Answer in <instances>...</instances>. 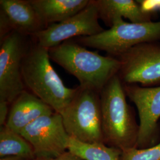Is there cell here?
Here are the masks:
<instances>
[{
    "mask_svg": "<svg viewBox=\"0 0 160 160\" xmlns=\"http://www.w3.org/2000/svg\"><path fill=\"white\" fill-rule=\"evenodd\" d=\"M49 54L51 60L78 80L80 87L100 94L120 69L118 58L89 51L72 39L50 48Z\"/></svg>",
    "mask_w": 160,
    "mask_h": 160,
    "instance_id": "1",
    "label": "cell"
},
{
    "mask_svg": "<svg viewBox=\"0 0 160 160\" xmlns=\"http://www.w3.org/2000/svg\"><path fill=\"white\" fill-rule=\"evenodd\" d=\"M100 94L104 143L122 151L137 148L139 124L133 109L127 102L123 84L118 74Z\"/></svg>",
    "mask_w": 160,
    "mask_h": 160,
    "instance_id": "2",
    "label": "cell"
},
{
    "mask_svg": "<svg viewBox=\"0 0 160 160\" xmlns=\"http://www.w3.org/2000/svg\"><path fill=\"white\" fill-rule=\"evenodd\" d=\"M50 60L49 49L39 46L34 40L23 60L22 78L26 90L61 114L72 100L77 87L65 86Z\"/></svg>",
    "mask_w": 160,
    "mask_h": 160,
    "instance_id": "3",
    "label": "cell"
},
{
    "mask_svg": "<svg viewBox=\"0 0 160 160\" xmlns=\"http://www.w3.org/2000/svg\"><path fill=\"white\" fill-rule=\"evenodd\" d=\"M61 114L70 137L86 143H104L100 93L78 86L72 100Z\"/></svg>",
    "mask_w": 160,
    "mask_h": 160,
    "instance_id": "4",
    "label": "cell"
},
{
    "mask_svg": "<svg viewBox=\"0 0 160 160\" xmlns=\"http://www.w3.org/2000/svg\"><path fill=\"white\" fill-rule=\"evenodd\" d=\"M85 47L106 52L117 57L138 45L160 40V21L128 23L123 18L99 34L72 39Z\"/></svg>",
    "mask_w": 160,
    "mask_h": 160,
    "instance_id": "5",
    "label": "cell"
},
{
    "mask_svg": "<svg viewBox=\"0 0 160 160\" xmlns=\"http://www.w3.org/2000/svg\"><path fill=\"white\" fill-rule=\"evenodd\" d=\"M33 42L32 36L17 32L0 39V101L11 104L26 90L22 67Z\"/></svg>",
    "mask_w": 160,
    "mask_h": 160,
    "instance_id": "6",
    "label": "cell"
},
{
    "mask_svg": "<svg viewBox=\"0 0 160 160\" xmlns=\"http://www.w3.org/2000/svg\"><path fill=\"white\" fill-rule=\"evenodd\" d=\"M116 58L120 62L118 75L123 84L160 86L159 41L138 45Z\"/></svg>",
    "mask_w": 160,
    "mask_h": 160,
    "instance_id": "7",
    "label": "cell"
},
{
    "mask_svg": "<svg viewBox=\"0 0 160 160\" xmlns=\"http://www.w3.org/2000/svg\"><path fill=\"white\" fill-rule=\"evenodd\" d=\"M99 15L94 0L72 17L49 25L32 37L39 46L50 49L67 40L99 34L104 29L99 23Z\"/></svg>",
    "mask_w": 160,
    "mask_h": 160,
    "instance_id": "8",
    "label": "cell"
},
{
    "mask_svg": "<svg viewBox=\"0 0 160 160\" xmlns=\"http://www.w3.org/2000/svg\"><path fill=\"white\" fill-rule=\"evenodd\" d=\"M20 134L32 145L36 158H55L68 150L70 137L55 112L34 120Z\"/></svg>",
    "mask_w": 160,
    "mask_h": 160,
    "instance_id": "9",
    "label": "cell"
},
{
    "mask_svg": "<svg viewBox=\"0 0 160 160\" xmlns=\"http://www.w3.org/2000/svg\"><path fill=\"white\" fill-rule=\"evenodd\" d=\"M126 96L137 107L139 133L137 148L152 147L160 141V86L144 87L123 84Z\"/></svg>",
    "mask_w": 160,
    "mask_h": 160,
    "instance_id": "10",
    "label": "cell"
},
{
    "mask_svg": "<svg viewBox=\"0 0 160 160\" xmlns=\"http://www.w3.org/2000/svg\"><path fill=\"white\" fill-rule=\"evenodd\" d=\"M47 27L30 0L0 1V39L12 32L33 36Z\"/></svg>",
    "mask_w": 160,
    "mask_h": 160,
    "instance_id": "11",
    "label": "cell"
},
{
    "mask_svg": "<svg viewBox=\"0 0 160 160\" xmlns=\"http://www.w3.org/2000/svg\"><path fill=\"white\" fill-rule=\"evenodd\" d=\"M54 112L51 106L26 90L11 104L6 126L20 133L34 120Z\"/></svg>",
    "mask_w": 160,
    "mask_h": 160,
    "instance_id": "12",
    "label": "cell"
},
{
    "mask_svg": "<svg viewBox=\"0 0 160 160\" xmlns=\"http://www.w3.org/2000/svg\"><path fill=\"white\" fill-rule=\"evenodd\" d=\"M99 18L111 28L114 23L125 17L131 23L151 22L153 14L145 12L138 1L94 0Z\"/></svg>",
    "mask_w": 160,
    "mask_h": 160,
    "instance_id": "13",
    "label": "cell"
},
{
    "mask_svg": "<svg viewBox=\"0 0 160 160\" xmlns=\"http://www.w3.org/2000/svg\"><path fill=\"white\" fill-rule=\"evenodd\" d=\"M90 0H30L31 4L47 26L72 17L83 10Z\"/></svg>",
    "mask_w": 160,
    "mask_h": 160,
    "instance_id": "14",
    "label": "cell"
},
{
    "mask_svg": "<svg viewBox=\"0 0 160 160\" xmlns=\"http://www.w3.org/2000/svg\"><path fill=\"white\" fill-rule=\"evenodd\" d=\"M18 157L34 160L36 155L32 145L20 133L6 125L0 128V157Z\"/></svg>",
    "mask_w": 160,
    "mask_h": 160,
    "instance_id": "15",
    "label": "cell"
},
{
    "mask_svg": "<svg viewBox=\"0 0 160 160\" xmlns=\"http://www.w3.org/2000/svg\"><path fill=\"white\" fill-rule=\"evenodd\" d=\"M68 150L82 160H120L122 151L104 143H86L70 137Z\"/></svg>",
    "mask_w": 160,
    "mask_h": 160,
    "instance_id": "16",
    "label": "cell"
},
{
    "mask_svg": "<svg viewBox=\"0 0 160 160\" xmlns=\"http://www.w3.org/2000/svg\"><path fill=\"white\" fill-rule=\"evenodd\" d=\"M120 160H160V141L147 148H132L123 151Z\"/></svg>",
    "mask_w": 160,
    "mask_h": 160,
    "instance_id": "17",
    "label": "cell"
},
{
    "mask_svg": "<svg viewBox=\"0 0 160 160\" xmlns=\"http://www.w3.org/2000/svg\"><path fill=\"white\" fill-rule=\"evenodd\" d=\"M145 12L152 14L160 11V1H138Z\"/></svg>",
    "mask_w": 160,
    "mask_h": 160,
    "instance_id": "18",
    "label": "cell"
},
{
    "mask_svg": "<svg viewBox=\"0 0 160 160\" xmlns=\"http://www.w3.org/2000/svg\"><path fill=\"white\" fill-rule=\"evenodd\" d=\"M10 104L4 102L0 101V126L6 125L10 109Z\"/></svg>",
    "mask_w": 160,
    "mask_h": 160,
    "instance_id": "19",
    "label": "cell"
},
{
    "mask_svg": "<svg viewBox=\"0 0 160 160\" xmlns=\"http://www.w3.org/2000/svg\"><path fill=\"white\" fill-rule=\"evenodd\" d=\"M34 160H82L80 157L67 150L63 154L52 158H36Z\"/></svg>",
    "mask_w": 160,
    "mask_h": 160,
    "instance_id": "20",
    "label": "cell"
},
{
    "mask_svg": "<svg viewBox=\"0 0 160 160\" xmlns=\"http://www.w3.org/2000/svg\"><path fill=\"white\" fill-rule=\"evenodd\" d=\"M0 160H31L26 158H24L22 157H6L4 158H1Z\"/></svg>",
    "mask_w": 160,
    "mask_h": 160,
    "instance_id": "21",
    "label": "cell"
}]
</instances>
